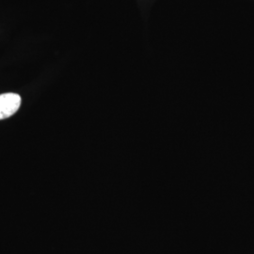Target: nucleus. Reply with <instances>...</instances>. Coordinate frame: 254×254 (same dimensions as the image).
<instances>
[{"mask_svg": "<svg viewBox=\"0 0 254 254\" xmlns=\"http://www.w3.org/2000/svg\"><path fill=\"white\" fill-rule=\"evenodd\" d=\"M22 99L17 93L0 94V120L9 118L14 115L21 106Z\"/></svg>", "mask_w": 254, "mask_h": 254, "instance_id": "1", "label": "nucleus"}]
</instances>
